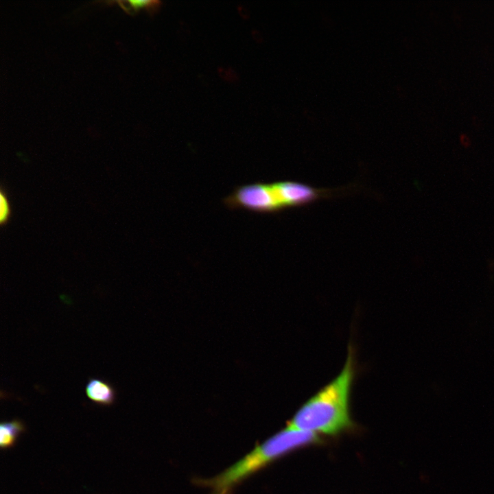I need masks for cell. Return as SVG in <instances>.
Here are the masks:
<instances>
[{"label": "cell", "instance_id": "cell-8", "mask_svg": "<svg viewBox=\"0 0 494 494\" xmlns=\"http://www.w3.org/2000/svg\"><path fill=\"white\" fill-rule=\"evenodd\" d=\"M229 491H230V490H224V491H221V492H220V493H217V494H229Z\"/></svg>", "mask_w": 494, "mask_h": 494}, {"label": "cell", "instance_id": "cell-2", "mask_svg": "<svg viewBox=\"0 0 494 494\" xmlns=\"http://www.w3.org/2000/svg\"><path fill=\"white\" fill-rule=\"evenodd\" d=\"M347 189L316 188L296 180L253 183L237 186L223 199L231 209L257 213H277L287 209L309 205L320 199L339 196Z\"/></svg>", "mask_w": 494, "mask_h": 494}, {"label": "cell", "instance_id": "cell-7", "mask_svg": "<svg viewBox=\"0 0 494 494\" xmlns=\"http://www.w3.org/2000/svg\"><path fill=\"white\" fill-rule=\"evenodd\" d=\"M8 214V206L5 198L1 195V220L6 219Z\"/></svg>", "mask_w": 494, "mask_h": 494}, {"label": "cell", "instance_id": "cell-6", "mask_svg": "<svg viewBox=\"0 0 494 494\" xmlns=\"http://www.w3.org/2000/svg\"><path fill=\"white\" fill-rule=\"evenodd\" d=\"M156 2L157 1H148V0H130V1H128V3H130V6H132L134 9H139V8H143V7H148Z\"/></svg>", "mask_w": 494, "mask_h": 494}, {"label": "cell", "instance_id": "cell-3", "mask_svg": "<svg viewBox=\"0 0 494 494\" xmlns=\"http://www.w3.org/2000/svg\"><path fill=\"white\" fill-rule=\"evenodd\" d=\"M315 433L285 428L214 478L200 482L215 493L230 489L291 450L316 441Z\"/></svg>", "mask_w": 494, "mask_h": 494}, {"label": "cell", "instance_id": "cell-1", "mask_svg": "<svg viewBox=\"0 0 494 494\" xmlns=\"http://www.w3.org/2000/svg\"><path fill=\"white\" fill-rule=\"evenodd\" d=\"M355 375L353 351L349 346L339 375L302 405L287 428L333 434L351 425L349 406Z\"/></svg>", "mask_w": 494, "mask_h": 494}, {"label": "cell", "instance_id": "cell-4", "mask_svg": "<svg viewBox=\"0 0 494 494\" xmlns=\"http://www.w3.org/2000/svg\"><path fill=\"white\" fill-rule=\"evenodd\" d=\"M85 392L93 403L103 405H112L116 400V390L108 381L95 377L89 378Z\"/></svg>", "mask_w": 494, "mask_h": 494}, {"label": "cell", "instance_id": "cell-5", "mask_svg": "<svg viewBox=\"0 0 494 494\" xmlns=\"http://www.w3.org/2000/svg\"><path fill=\"white\" fill-rule=\"evenodd\" d=\"M25 432V424L19 419L3 421L0 425V446L2 449L14 447L20 435Z\"/></svg>", "mask_w": 494, "mask_h": 494}]
</instances>
